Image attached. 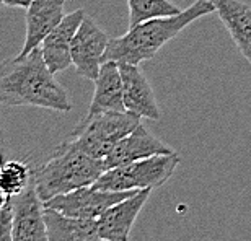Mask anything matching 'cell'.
I'll return each instance as SVG.
<instances>
[{
  "mask_svg": "<svg viewBox=\"0 0 251 241\" xmlns=\"http://www.w3.org/2000/svg\"><path fill=\"white\" fill-rule=\"evenodd\" d=\"M0 106H34L59 113L74 108L56 73L46 65L41 48L0 64Z\"/></svg>",
  "mask_w": 251,
  "mask_h": 241,
  "instance_id": "1",
  "label": "cell"
},
{
  "mask_svg": "<svg viewBox=\"0 0 251 241\" xmlns=\"http://www.w3.org/2000/svg\"><path fill=\"white\" fill-rule=\"evenodd\" d=\"M215 13L212 0H196L188 8L172 17H155L140 22L119 38H111L104 56L118 64L140 65L150 60L168 41L176 38L184 28L205 15Z\"/></svg>",
  "mask_w": 251,
  "mask_h": 241,
  "instance_id": "2",
  "label": "cell"
},
{
  "mask_svg": "<svg viewBox=\"0 0 251 241\" xmlns=\"http://www.w3.org/2000/svg\"><path fill=\"white\" fill-rule=\"evenodd\" d=\"M106 171L104 162L83 152L72 139L64 140L49 160L34 169L33 183L44 202L78 188L93 186Z\"/></svg>",
  "mask_w": 251,
  "mask_h": 241,
  "instance_id": "3",
  "label": "cell"
},
{
  "mask_svg": "<svg viewBox=\"0 0 251 241\" xmlns=\"http://www.w3.org/2000/svg\"><path fill=\"white\" fill-rule=\"evenodd\" d=\"M137 114L129 111L87 113L75 125L70 139L83 152L95 158L104 160L119 140L129 135L140 124Z\"/></svg>",
  "mask_w": 251,
  "mask_h": 241,
  "instance_id": "4",
  "label": "cell"
},
{
  "mask_svg": "<svg viewBox=\"0 0 251 241\" xmlns=\"http://www.w3.org/2000/svg\"><path fill=\"white\" fill-rule=\"evenodd\" d=\"M178 165L179 157L176 152L153 155V157L106 169L95 181L93 188L101 191H116V193L157 189L172 178Z\"/></svg>",
  "mask_w": 251,
  "mask_h": 241,
  "instance_id": "5",
  "label": "cell"
},
{
  "mask_svg": "<svg viewBox=\"0 0 251 241\" xmlns=\"http://www.w3.org/2000/svg\"><path fill=\"white\" fill-rule=\"evenodd\" d=\"M137 191H127V193H116V191H101L93 186L78 188L69 194L56 195L44 202V207L54 209L57 212L74 218L85 220H98L109 207L118 204Z\"/></svg>",
  "mask_w": 251,
  "mask_h": 241,
  "instance_id": "6",
  "label": "cell"
},
{
  "mask_svg": "<svg viewBox=\"0 0 251 241\" xmlns=\"http://www.w3.org/2000/svg\"><path fill=\"white\" fill-rule=\"evenodd\" d=\"M111 38L92 17H85L80 24L77 34L74 36L72 49V65L80 77L95 82L100 73V69L104 62L108 46Z\"/></svg>",
  "mask_w": 251,
  "mask_h": 241,
  "instance_id": "7",
  "label": "cell"
},
{
  "mask_svg": "<svg viewBox=\"0 0 251 241\" xmlns=\"http://www.w3.org/2000/svg\"><path fill=\"white\" fill-rule=\"evenodd\" d=\"M44 210V200L34 183L23 194L12 197L13 241H49Z\"/></svg>",
  "mask_w": 251,
  "mask_h": 241,
  "instance_id": "8",
  "label": "cell"
},
{
  "mask_svg": "<svg viewBox=\"0 0 251 241\" xmlns=\"http://www.w3.org/2000/svg\"><path fill=\"white\" fill-rule=\"evenodd\" d=\"M153 189H142L132 195L119 200L113 207H109L98 218L100 237L104 241H127L139 214L152 194Z\"/></svg>",
  "mask_w": 251,
  "mask_h": 241,
  "instance_id": "9",
  "label": "cell"
},
{
  "mask_svg": "<svg viewBox=\"0 0 251 241\" xmlns=\"http://www.w3.org/2000/svg\"><path fill=\"white\" fill-rule=\"evenodd\" d=\"M85 17H87V13L83 8L67 13L62 22L48 34L43 44L39 46L43 57L46 60V65L52 73L64 72L65 69L72 65V56H70L72 41Z\"/></svg>",
  "mask_w": 251,
  "mask_h": 241,
  "instance_id": "10",
  "label": "cell"
},
{
  "mask_svg": "<svg viewBox=\"0 0 251 241\" xmlns=\"http://www.w3.org/2000/svg\"><path fill=\"white\" fill-rule=\"evenodd\" d=\"M175 150L170 148L167 144L162 142L158 137H155L144 124H139L129 135H126L114 145V148L108 153V157L103 160L106 169L127 165L137 160H144L153 155L173 153Z\"/></svg>",
  "mask_w": 251,
  "mask_h": 241,
  "instance_id": "11",
  "label": "cell"
},
{
  "mask_svg": "<svg viewBox=\"0 0 251 241\" xmlns=\"http://www.w3.org/2000/svg\"><path fill=\"white\" fill-rule=\"evenodd\" d=\"M124 85V108L126 111L137 114L139 118L160 120L162 111L155 98L153 88L139 65L119 64Z\"/></svg>",
  "mask_w": 251,
  "mask_h": 241,
  "instance_id": "12",
  "label": "cell"
},
{
  "mask_svg": "<svg viewBox=\"0 0 251 241\" xmlns=\"http://www.w3.org/2000/svg\"><path fill=\"white\" fill-rule=\"evenodd\" d=\"M65 0H33L26 8L25 23H26V34L20 54L31 52L39 48L46 36L62 22Z\"/></svg>",
  "mask_w": 251,
  "mask_h": 241,
  "instance_id": "13",
  "label": "cell"
},
{
  "mask_svg": "<svg viewBox=\"0 0 251 241\" xmlns=\"http://www.w3.org/2000/svg\"><path fill=\"white\" fill-rule=\"evenodd\" d=\"M212 3L240 54L251 65V7L242 0H212Z\"/></svg>",
  "mask_w": 251,
  "mask_h": 241,
  "instance_id": "14",
  "label": "cell"
},
{
  "mask_svg": "<svg viewBox=\"0 0 251 241\" xmlns=\"http://www.w3.org/2000/svg\"><path fill=\"white\" fill-rule=\"evenodd\" d=\"M103 111H126L121 69L114 60H106L100 69L98 77L95 80V93L87 113Z\"/></svg>",
  "mask_w": 251,
  "mask_h": 241,
  "instance_id": "15",
  "label": "cell"
},
{
  "mask_svg": "<svg viewBox=\"0 0 251 241\" xmlns=\"http://www.w3.org/2000/svg\"><path fill=\"white\" fill-rule=\"evenodd\" d=\"M44 217L49 241H104L100 237L98 220L74 218L48 207Z\"/></svg>",
  "mask_w": 251,
  "mask_h": 241,
  "instance_id": "16",
  "label": "cell"
},
{
  "mask_svg": "<svg viewBox=\"0 0 251 241\" xmlns=\"http://www.w3.org/2000/svg\"><path fill=\"white\" fill-rule=\"evenodd\" d=\"M34 169L23 160L5 158L0 162V188L8 197L23 194L33 184Z\"/></svg>",
  "mask_w": 251,
  "mask_h": 241,
  "instance_id": "17",
  "label": "cell"
},
{
  "mask_svg": "<svg viewBox=\"0 0 251 241\" xmlns=\"http://www.w3.org/2000/svg\"><path fill=\"white\" fill-rule=\"evenodd\" d=\"M129 8V28L155 17H172L179 10L172 0H126Z\"/></svg>",
  "mask_w": 251,
  "mask_h": 241,
  "instance_id": "18",
  "label": "cell"
},
{
  "mask_svg": "<svg viewBox=\"0 0 251 241\" xmlns=\"http://www.w3.org/2000/svg\"><path fill=\"white\" fill-rule=\"evenodd\" d=\"M0 241H13L12 237V200L0 210Z\"/></svg>",
  "mask_w": 251,
  "mask_h": 241,
  "instance_id": "19",
  "label": "cell"
},
{
  "mask_svg": "<svg viewBox=\"0 0 251 241\" xmlns=\"http://www.w3.org/2000/svg\"><path fill=\"white\" fill-rule=\"evenodd\" d=\"M31 2L33 0H0L2 5H8V7H15V8H28Z\"/></svg>",
  "mask_w": 251,
  "mask_h": 241,
  "instance_id": "20",
  "label": "cell"
},
{
  "mask_svg": "<svg viewBox=\"0 0 251 241\" xmlns=\"http://www.w3.org/2000/svg\"><path fill=\"white\" fill-rule=\"evenodd\" d=\"M7 158V147H5V139H3V132L2 127H0V162Z\"/></svg>",
  "mask_w": 251,
  "mask_h": 241,
  "instance_id": "21",
  "label": "cell"
},
{
  "mask_svg": "<svg viewBox=\"0 0 251 241\" xmlns=\"http://www.w3.org/2000/svg\"><path fill=\"white\" fill-rule=\"evenodd\" d=\"M10 200H12V197H8V195L3 193V189L0 188V210H2L3 207H7Z\"/></svg>",
  "mask_w": 251,
  "mask_h": 241,
  "instance_id": "22",
  "label": "cell"
},
{
  "mask_svg": "<svg viewBox=\"0 0 251 241\" xmlns=\"http://www.w3.org/2000/svg\"><path fill=\"white\" fill-rule=\"evenodd\" d=\"M0 5H2V3H0Z\"/></svg>",
  "mask_w": 251,
  "mask_h": 241,
  "instance_id": "23",
  "label": "cell"
},
{
  "mask_svg": "<svg viewBox=\"0 0 251 241\" xmlns=\"http://www.w3.org/2000/svg\"><path fill=\"white\" fill-rule=\"evenodd\" d=\"M127 241H129V240H127Z\"/></svg>",
  "mask_w": 251,
  "mask_h": 241,
  "instance_id": "24",
  "label": "cell"
}]
</instances>
